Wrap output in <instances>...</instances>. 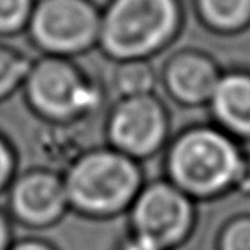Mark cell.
Wrapping results in <instances>:
<instances>
[{"label":"cell","mask_w":250,"mask_h":250,"mask_svg":"<svg viewBox=\"0 0 250 250\" xmlns=\"http://www.w3.org/2000/svg\"><path fill=\"white\" fill-rule=\"evenodd\" d=\"M246 149L214 124H196L171 136L163 155V179L195 203L233 193Z\"/></svg>","instance_id":"1"},{"label":"cell","mask_w":250,"mask_h":250,"mask_svg":"<svg viewBox=\"0 0 250 250\" xmlns=\"http://www.w3.org/2000/svg\"><path fill=\"white\" fill-rule=\"evenodd\" d=\"M70 210L87 220L127 215L146 184L141 163L109 146H92L62 173Z\"/></svg>","instance_id":"2"},{"label":"cell","mask_w":250,"mask_h":250,"mask_svg":"<svg viewBox=\"0 0 250 250\" xmlns=\"http://www.w3.org/2000/svg\"><path fill=\"white\" fill-rule=\"evenodd\" d=\"M182 0H108L102 8L98 49L111 61H147L181 35Z\"/></svg>","instance_id":"3"},{"label":"cell","mask_w":250,"mask_h":250,"mask_svg":"<svg viewBox=\"0 0 250 250\" xmlns=\"http://www.w3.org/2000/svg\"><path fill=\"white\" fill-rule=\"evenodd\" d=\"M27 108L46 125H80L104 106L106 89L73 59H34L22 87Z\"/></svg>","instance_id":"4"},{"label":"cell","mask_w":250,"mask_h":250,"mask_svg":"<svg viewBox=\"0 0 250 250\" xmlns=\"http://www.w3.org/2000/svg\"><path fill=\"white\" fill-rule=\"evenodd\" d=\"M100 27L95 0H37L25 35L42 56L76 61L98 49Z\"/></svg>","instance_id":"5"},{"label":"cell","mask_w":250,"mask_h":250,"mask_svg":"<svg viewBox=\"0 0 250 250\" xmlns=\"http://www.w3.org/2000/svg\"><path fill=\"white\" fill-rule=\"evenodd\" d=\"M127 225L163 250H177L196 231L198 203L163 177L147 181L128 209Z\"/></svg>","instance_id":"6"},{"label":"cell","mask_w":250,"mask_h":250,"mask_svg":"<svg viewBox=\"0 0 250 250\" xmlns=\"http://www.w3.org/2000/svg\"><path fill=\"white\" fill-rule=\"evenodd\" d=\"M106 146L138 163L165 152L171 140V114L159 95L119 98L104 116Z\"/></svg>","instance_id":"7"},{"label":"cell","mask_w":250,"mask_h":250,"mask_svg":"<svg viewBox=\"0 0 250 250\" xmlns=\"http://www.w3.org/2000/svg\"><path fill=\"white\" fill-rule=\"evenodd\" d=\"M6 214L13 225L32 231L57 227L71 210L62 173L43 167L19 171L6 190Z\"/></svg>","instance_id":"8"},{"label":"cell","mask_w":250,"mask_h":250,"mask_svg":"<svg viewBox=\"0 0 250 250\" xmlns=\"http://www.w3.org/2000/svg\"><path fill=\"white\" fill-rule=\"evenodd\" d=\"M223 70L212 56L198 49H182L163 63L159 83L182 108L208 106Z\"/></svg>","instance_id":"9"},{"label":"cell","mask_w":250,"mask_h":250,"mask_svg":"<svg viewBox=\"0 0 250 250\" xmlns=\"http://www.w3.org/2000/svg\"><path fill=\"white\" fill-rule=\"evenodd\" d=\"M212 124L236 141L250 143V70H225L208 103Z\"/></svg>","instance_id":"10"},{"label":"cell","mask_w":250,"mask_h":250,"mask_svg":"<svg viewBox=\"0 0 250 250\" xmlns=\"http://www.w3.org/2000/svg\"><path fill=\"white\" fill-rule=\"evenodd\" d=\"M193 11L214 35L233 37L250 29V0H193Z\"/></svg>","instance_id":"11"},{"label":"cell","mask_w":250,"mask_h":250,"mask_svg":"<svg viewBox=\"0 0 250 250\" xmlns=\"http://www.w3.org/2000/svg\"><path fill=\"white\" fill-rule=\"evenodd\" d=\"M159 73L147 61L116 62L108 78V87L116 100L155 94Z\"/></svg>","instance_id":"12"},{"label":"cell","mask_w":250,"mask_h":250,"mask_svg":"<svg viewBox=\"0 0 250 250\" xmlns=\"http://www.w3.org/2000/svg\"><path fill=\"white\" fill-rule=\"evenodd\" d=\"M34 59L16 46L0 42V103L22 90Z\"/></svg>","instance_id":"13"},{"label":"cell","mask_w":250,"mask_h":250,"mask_svg":"<svg viewBox=\"0 0 250 250\" xmlns=\"http://www.w3.org/2000/svg\"><path fill=\"white\" fill-rule=\"evenodd\" d=\"M214 250H250V212L234 214L222 223Z\"/></svg>","instance_id":"14"},{"label":"cell","mask_w":250,"mask_h":250,"mask_svg":"<svg viewBox=\"0 0 250 250\" xmlns=\"http://www.w3.org/2000/svg\"><path fill=\"white\" fill-rule=\"evenodd\" d=\"M37 0H0V38L25 34Z\"/></svg>","instance_id":"15"},{"label":"cell","mask_w":250,"mask_h":250,"mask_svg":"<svg viewBox=\"0 0 250 250\" xmlns=\"http://www.w3.org/2000/svg\"><path fill=\"white\" fill-rule=\"evenodd\" d=\"M19 173V155L8 138L0 131V196L6 193L13 179Z\"/></svg>","instance_id":"16"},{"label":"cell","mask_w":250,"mask_h":250,"mask_svg":"<svg viewBox=\"0 0 250 250\" xmlns=\"http://www.w3.org/2000/svg\"><path fill=\"white\" fill-rule=\"evenodd\" d=\"M113 250H163V249L155 246L154 242L141 238V236L127 231L117 239Z\"/></svg>","instance_id":"17"},{"label":"cell","mask_w":250,"mask_h":250,"mask_svg":"<svg viewBox=\"0 0 250 250\" xmlns=\"http://www.w3.org/2000/svg\"><path fill=\"white\" fill-rule=\"evenodd\" d=\"M233 192L241 196H246V198H250V150L247 149L244 152V157H242V163L238 177H236Z\"/></svg>","instance_id":"18"},{"label":"cell","mask_w":250,"mask_h":250,"mask_svg":"<svg viewBox=\"0 0 250 250\" xmlns=\"http://www.w3.org/2000/svg\"><path fill=\"white\" fill-rule=\"evenodd\" d=\"M10 250H59V247L38 236H24V238L15 239Z\"/></svg>","instance_id":"19"},{"label":"cell","mask_w":250,"mask_h":250,"mask_svg":"<svg viewBox=\"0 0 250 250\" xmlns=\"http://www.w3.org/2000/svg\"><path fill=\"white\" fill-rule=\"evenodd\" d=\"M15 242L13 234V222L3 208H0V250H10Z\"/></svg>","instance_id":"20"}]
</instances>
